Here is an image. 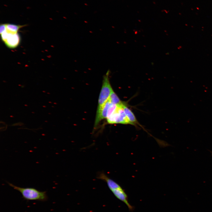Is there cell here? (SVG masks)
<instances>
[{
	"instance_id": "1",
	"label": "cell",
	"mask_w": 212,
	"mask_h": 212,
	"mask_svg": "<svg viewBox=\"0 0 212 212\" xmlns=\"http://www.w3.org/2000/svg\"><path fill=\"white\" fill-rule=\"evenodd\" d=\"M97 178L105 182L109 188L114 195L118 199L124 203L130 210H133V207L129 203L126 194L121 187L116 182L113 180L104 173H100Z\"/></svg>"
},
{
	"instance_id": "2",
	"label": "cell",
	"mask_w": 212,
	"mask_h": 212,
	"mask_svg": "<svg viewBox=\"0 0 212 212\" xmlns=\"http://www.w3.org/2000/svg\"><path fill=\"white\" fill-rule=\"evenodd\" d=\"M7 183L9 186L19 192L23 198L26 200L45 201L48 200L46 191H40L33 188L20 187L8 182Z\"/></svg>"
},
{
	"instance_id": "3",
	"label": "cell",
	"mask_w": 212,
	"mask_h": 212,
	"mask_svg": "<svg viewBox=\"0 0 212 212\" xmlns=\"http://www.w3.org/2000/svg\"><path fill=\"white\" fill-rule=\"evenodd\" d=\"M110 71L108 70L104 75L101 89L99 96L97 113L99 112L109 99L113 90L109 79Z\"/></svg>"
},
{
	"instance_id": "4",
	"label": "cell",
	"mask_w": 212,
	"mask_h": 212,
	"mask_svg": "<svg viewBox=\"0 0 212 212\" xmlns=\"http://www.w3.org/2000/svg\"><path fill=\"white\" fill-rule=\"evenodd\" d=\"M122 106H118L115 111L111 115L106 118L108 123L130 124L124 113Z\"/></svg>"
},
{
	"instance_id": "5",
	"label": "cell",
	"mask_w": 212,
	"mask_h": 212,
	"mask_svg": "<svg viewBox=\"0 0 212 212\" xmlns=\"http://www.w3.org/2000/svg\"><path fill=\"white\" fill-rule=\"evenodd\" d=\"M111 102L109 99L104 105L101 109L98 112L96 113L94 128H95L99 123L103 119H106L108 108Z\"/></svg>"
},
{
	"instance_id": "6",
	"label": "cell",
	"mask_w": 212,
	"mask_h": 212,
	"mask_svg": "<svg viewBox=\"0 0 212 212\" xmlns=\"http://www.w3.org/2000/svg\"><path fill=\"white\" fill-rule=\"evenodd\" d=\"M8 33L7 39L4 42L5 44L10 48L13 49L19 45L20 41L19 34L18 33L15 34Z\"/></svg>"
},
{
	"instance_id": "7",
	"label": "cell",
	"mask_w": 212,
	"mask_h": 212,
	"mask_svg": "<svg viewBox=\"0 0 212 212\" xmlns=\"http://www.w3.org/2000/svg\"><path fill=\"white\" fill-rule=\"evenodd\" d=\"M122 107L130 124L133 125L139 124L133 113L124 103L122 106Z\"/></svg>"
},
{
	"instance_id": "8",
	"label": "cell",
	"mask_w": 212,
	"mask_h": 212,
	"mask_svg": "<svg viewBox=\"0 0 212 212\" xmlns=\"http://www.w3.org/2000/svg\"><path fill=\"white\" fill-rule=\"evenodd\" d=\"M6 31L8 33L15 34L17 33L19 30L26 25H16L12 24H6Z\"/></svg>"
},
{
	"instance_id": "9",
	"label": "cell",
	"mask_w": 212,
	"mask_h": 212,
	"mask_svg": "<svg viewBox=\"0 0 212 212\" xmlns=\"http://www.w3.org/2000/svg\"><path fill=\"white\" fill-rule=\"evenodd\" d=\"M109 100L112 104L118 106H122L124 103L122 102L113 90L110 94Z\"/></svg>"
},
{
	"instance_id": "10",
	"label": "cell",
	"mask_w": 212,
	"mask_h": 212,
	"mask_svg": "<svg viewBox=\"0 0 212 212\" xmlns=\"http://www.w3.org/2000/svg\"><path fill=\"white\" fill-rule=\"evenodd\" d=\"M6 30V24H1L0 25V33L1 34L5 32Z\"/></svg>"
}]
</instances>
